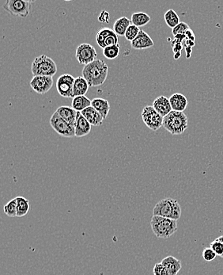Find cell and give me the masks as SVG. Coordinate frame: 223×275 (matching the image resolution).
I'll return each mask as SVG.
<instances>
[{
  "label": "cell",
  "instance_id": "obj_30",
  "mask_svg": "<svg viewBox=\"0 0 223 275\" xmlns=\"http://www.w3.org/2000/svg\"><path fill=\"white\" fill-rule=\"evenodd\" d=\"M190 28L188 24L185 22H181L179 25L173 29L172 33L174 37L177 35H185L187 31H189Z\"/></svg>",
  "mask_w": 223,
  "mask_h": 275
},
{
  "label": "cell",
  "instance_id": "obj_12",
  "mask_svg": "<svg viewBox=\"0 0 223 275\" xmlns=\"http://www.w3.org/2000/svg\"><path fill=\"white\" fill-rule=\"evenodd\" d=\"M52 85L53 77H34L31 81V88L39 94H46Z\"/></svg>",
  "mask_w": 223,
  "mask_h": 275
},
{
  "label": "cell",
  "instance_id": "obj_34",
  "mask_svg": "<svg viewBox=\"0 0 223 275\" xmlns=\"http://www.w3.org/2000/svg\"><path fill=\"white\" fill-rule=\"evenodd\" d=\"M110 15L109 13L106 11H102L100 13L98 16V21L102 23H108L109 22Z\"/></svg>",
  "mask_w": 223,
  "mask_h": 275
},
{
  "label": "cell",
  "instance_id": "obj_10",
  "mask_svg": "<svg viewBox=\"0 0 223 275\" xmlns=\"http://www.w3.org/2000/svg\"><path fill=\"white\" fill-rule=\"evenodd\" d=\"M75 79L70 74H64L59 77L57 89L60 95L64 98H74V84Z\"/></svg>",
  "mask_w": 223,
  "mask_h": 275
},
{
  "label": "cell",
  "instance_id": "obj_31",
  "mask_svg": "<svg viewBox=\"0 0 223 275\" xmlns=\"http://www.w3.org/2000/svg\"><path fill=\"white\" fill-rule=\"evenodd\" d=\"M203 259L207 262H211L217 257V254L211 247H207L203 251Z\"/></svg>",
  "mask_w": 223,
  "mask_h": 275
},
{
  "label": "cell",
  "instance_id": "obj_35",
  "mask_svg": "<svg viewBox=\"0 0 223 275\" xmlns=\"http://www.w3.org/2000/svg\"><path fill=\"white\" fill-rule=\"evenodd\" d=\"M218 240H220V241L221 242V243H223V236H219V237H218ZM221 257L223 258V255H222V256H221Z\"/></svg>",
  "mask_w": 223,
  "mask_h": 275
},
{
  "label": "cell",
  "instance_id": "obj_15",
  "mask_svg": "<svg viewBox=\"0 0 223 275\" xmlns=\"http://www.w3.org/2000/svg\"><path fill=\"white\" fill-rule=\"evenodd\" d=\"M91 124L88 122L87 119L82 116L81 112H78L76 121L74 124L75 137H82L88 135L91 131Z\"/></svg>",
  "mask_w": 223,
  "mask_h": 275
},
{
  "label": "cell",
  "instance_id": "obj_25",
  "mask_svg": "<svg viewBox=\"0 0 223 275\" xmlns=\"http://www.w3.org/2000/svg\"><path fill=\"white\" fill-rule=\"evenodd\" d=\"M151 16L144 12H136L131 15V21L135 27H142L151 21Z\"/></svg>",
  "mask_w": 223,
  "mask_h": 275
},
{
  "label": "cell",
  "instance_id": "obj_20",
  "mask_svg": "<svg viewBox=\"0 0 223 275\" xmlns=\"http://www.w3.org/2000/svg\"><path fill=\"white\" fill-rule=\"evenodd\" d=\"M91 107H94L98 112L100 113L105 120L108 116L110 110L109 103L107 100L101 98H96L91 101Z\"/></svg>",
  "mask_w": 223,
  "mask_h": 275
},
{
  "label": "cell",
  "instance_id": "obj_27",
  "mask_svg": "<svg viewBox=\"0 0 223 275\" xmlns=\"http://www.w3.org/2000/svg\"><path fill=\"white\" fill-rule=\"evenodd\" d=\"M4 211L7 217H17V201L16 198L12 199L9 203L4 206Z\"/></svg>",
  "mask_w": 223,
  "mask_h": 275
},
{
  "label": "cell",
  "instance_id": "obj_29",
  "mask_svg": "<svg viewBox=\"0 0 223 275\" xmlns=\"http://www.w3.org/2000/svg\"><path fill=\"white\" fill-rule=\"evenodd\" d=\"M140 31H141V30H140V27H135V26L131 24V25L128 27L127 31H126L124 37H125L126 39L131 42V41H134V40L137 38V36L140 34Z\"/></svg>",
  "mask_w": 223,
  "mask_h": 275
},
{
  "label": "cell",
  "instance_id": "obj_8",
  "mask_svg": "<svg viewBox=\"0 0 223 275\" xmlns=\"http://www.w3.org/2000/svg\"><path fill=\"white\" fill-rule=\"evenodd\" d=\"M142 118L144 124L153 131H157L163 126L164 117L160 115L152 106H147L142 111Z\"/></svg>",
  "mask_w": 223,
  "mask_h": 275
},
{
  "label": "cell",
  "instance_id": "obj_6",
  "mask_svg": "<svg viewBox=\"0 0 223 275\" xmlns=\"http://www.w3.org/2000/svg\"><path fill=\"white\" fill-rule=\"evenodd\" d=\"M32 3L25 0H7L3 8L14 16L26 18L31 12Z\"/></svg>",
  "mask_w": 223,
  "mask_h": 275
},
{
  "label": "cell",
  "instance_id": "obj_19",
  "mask_svg": "<svg viewBox=\"0 0 223 275\" xmlns=\"http://www.w3.org/2000/svg\"><path fill=\"white\" fill-rule=\"evenodd\" d=\"M57 112L65 121H68L70 124L74 126L75 121H76L77 115H78V111L73 109L72 107H68V106H63V107H60L57 109Z\"/></svg>",
  "mask_w": 223,
  "mask_h": 275
},
{
  "label": "cell",
  "instance_id": "obj_3",
  "mask_svg": "<svg viewBox=\"0 0 223 275\" xmlns=\"http://www.w3.org/2000/svg\"><path fill=\"white\" fill-rule=\"evenodd\" d=\"M188 117L184 112L174 111L163 119V126L172 135H181L188 129Z\"/></svg>",
  "mask_w": 223,
  "mask_h": 275
},
{
  "label": "cell",
  "instance_id": "obj_1",
  "mask_svg": "<svg viewBox=\"0 0 223 275\" xmlns=\"http://www.w3.org/2000/svg\"><path fill=\"white\" fill-rule=\"evenodd\" d=\"M108 72L106 63L102 60H96L86 65L81 74L90 87H98L104 84L108 77Z\"/></svg>",
  "mask_w": 223,
  "mask_h": 275
},
{
  "label": "cell",
  "instance_id": "obj_32",
  "mask_svg": "<svg viewBox=\"0 0 223 275\" xmlns=\"http://www.w3.org/2000/svg\"><path fill=\"white\" fill-rule=\"evenodd\" d=\"M211 248L216 253L217 256H222L223 243L218 240V238L215 239V240L211 243Z\"/></svg>",
  "mask_w": 223,
  "mask_h": 275
},
{
  "label": "cell",
  "instance_id": "obj_21",
  "mask_svg": "<svg viewBox=\"0 0 223 275\" xmlns=\"http://www.w3.org/2000/svg\"><path fill=\"white\" fill-rule=\"evenodd\" d=\"M131 20L127 17H121L118 18L114 24V31L117 36L125 35L126 31L128 27L131 25Z\"/></svg>",
  "mask_w": 223,
  "mask_h": 275
},
{
  "label": "cell",
  "instance_id": "obj_9",
  "mask_svg": "<svg viewBox=\"0 0 223 275\" xmlns=\"http://www.w3.org/2000/svg\"><path fill=\"white\" fill-rule=\"evenodd\" d=\"M75 57L79 64L86 66L98 60V54L95 48L91 44L83 43L78 45L77 48Z\"/></svg>",
  "mask_w": 223,
  "mask_h": 275
},
{
  "label": "cell",
  "instance_id": "obj_5",
  "mask_svg": "<svg viewBox=\"0 0 223 275\" xmlns=\"http://www.w3.org/2000/svg\"><path fill=\"white\" fill-rule=\"evenodd\" d=\"M34 77H51L55 75L57 66L55 61L46 55L36 57L31 65Z\"/></svg>",
  "mask_w": 223,
  "mask_h": 275
},
{
  "label": "cell",
  "instance_id": "obj_18",
  "mask_svg": "<svg viewBox=\"0 0 223 275\" xmlns=\"http://www.w3.org/2000/svg\"><path fill=\"white\" fill-rule=\"evenodd\" d=\"M170 102L173 110L177 112H184L188 107V99L184 94L180 93H176L170 96Z\"/></svg>",
  "mask_w": 223,
  "mask_h": 275
},
{
  "label": "cell",
  "instance_id": "obj_33",
  "mask_svg": "<svg viewBox=\"0 0 223 275\" xmlns=\"http://www.w3.org/2000/svg\"><path fill=\"white\" fill-rule=\"evenodd\" d=\"M153 273L154 275H170L168 270L161 264V263H156L154 265Z\"/></svg>",
  "mask_w": 223,
  "mask_h": 275
},
{
  "label": "cell",
  "instance_id": "obj_23",
  "mask_svg": "<svg viewBox=\"0 0 223 275\" xmlns=\"http://www.w3.org/2000/svg\"><path fill=\"white\" fill-rule=\"evenodd\" d=\"M90 107H91V101L85 95L74 97L71 103V107L78 112H81Z\"/></svg>",
  "mask_w": 223,
  "mask_h": 275
},
{
  "label": "cell",
  "instance_id": "obj_14",
  "mask_svg": "<svg viewBox=\"0 0 223 275\" xmlns=\"http://www.w3.org/2000/svg\"><path fill=\"white\" fill-rule=\"evenodd\" d=\"M152 107L163 117H165V116L168 115L170 113L173 111L172 107L170 104V98L164 95L159 96V97L156 98L154 103H153Z\"/></svg>",
  "mask_w": 223,
  "mask_h": 275
},
{
  "label": "cell",
  "instance_id": "obj_2",
  "mask_svg": "<svg viewBox=\"0 0 223 275\" xmlns=\"http://www.w3.org/2000/svg\"><path fill=\"white\" fill-rule=\"evenodd\" d=\"M151 226L156 237L168 239L177 231V220L159 216H153Z\"/></svg>",
  "mask_w": 223,
  "mask_h": 275
},
{
  "label": "cell",
  "instance_id": "obj_7",
  "mask_svg": "<svg viewBox=\"0 0 223 275\" xmlns=\"http://www.w3.org/2000/svg\"><path fill=\"white\" fill-rule=\"evenodd\" d=\"M50 124H51V128L53 129L59 135L64 137H68V138L75 137L74 126L65 121L57 111L52 114L50 118Z\"/></svg>",
  "mask_w": 223,
  "mask_h": 275
},
{
  "label": "cell",
  "instance_id": "obj_17",
  "mask_svg": "<svg viewBox=\"0 0 223 275\" xmlns=\"http://www.w3.org/2000/svg\"><path fill=\"white\" fill-rule=\"evenodd\" d=\"M161 264L165 266L170 275H177L182 268V263L181 260L174 257V256H167L161 260Z\"/></svg>",
  "mask_w": 223,
  "mask_h": 275
},
{
  "label": "cell",
  "instance_id": "obj_22",
  "mask_svg": "<svg viewBox=\"0 0 223 275\" xmlns=\"http://www.w3.org/2000/svg\"><path fill=\"white\" fill-rule=\"evenodd\" d=\"M89 87L90 86L83 77H77L74 80V98L77 96L85 95L88 91Z\"/></svg>",
  "mask_w": 223,
  "mask_h": 275
},
{
  "label": "cell",
  "instance_id": "obj_24",
  "mask_svg": "<svg viewBox=\"0 0 223 275\" xmlns=\"http://www.w3.org/2000/svg\"><path fill=\"white\" fill-rule=\"evenodd\" d=\"M17 201V217H22L31 210V205L28 199L25 197L18 196L15 197Z\"/></svg>",
  "mask_w": 223,
  "mask_h": 275
},
{
  "label": "cell",
  "instance_id": "obj_26",
  "mask_svg": "<svg viewBox=\"0 0 223 275\" xmlns=\"http://www.w3.org/2000/svg\"><path fill=\"white\" fill-rule=\"evenodd\" d=\"M164 19H165V23L167 24V26L172 30L181 23L178 14L173 9L169 10L165 13Z\"/></svg>",
  "mask_w": 223,
  "mask_h": 275
},
{
  "label": "cell",
  "instance_id": "obj_13",
  "mask_svg": "<svg viewBox=\"0 0 223 275\" xmlns=\"http://www.w3.org/2000/svg\"><path fill=\"white\" fill-rule=\"evenodd\" d=\"M154 45V42L152 38L143 30L140 31L137 38L131 42V48L136 50L147 49Z\"/></svg>",
  "mask_w": 223,
  "mask_h": 275
},
{
  "label": "cell",
  "instance_id": "obj_16",
  "mask_svg": "<svg viewBox=\"0 0 223 275\" xmlns=\"http://www.w3.org/2000/svg\"><path fill=\"white\" fill-rule=\"evenodd\" d=\"M81 114L87 119L88 122L91 126H97V127L102 126L104 118H103L102 116L94 107H88V108L84 110L83 111H81Z\"/></svg>",
  "mask_w": 223,
  "mask_h": 275
},
{
  "label": "cell",
  "instance_id": "obj_4",
  "mask_svg": "<svg viewBox=\"0 0 223 275\" xmlns=\"http://www.w3.org/2000/svg\"><path fill=\"white\" fill-rule=\"evenodd\" d=\"M153 216L178 220L181 218V207L175 199L165 198L159 201L153 210Z\"/></svg>",
  "mask_w": 223,
  "mask_h": 275
},
{
  "label": "cell",
  "instance_id": "obj_11",
  "mask_svg": "<svg viewBox=\"0 0 223 275\" xmlns=\"http://www.w3.org/2000/svg\"><path fill=\"white\" fill-rule=\"evenodd\" d=\"M96 41L103 49L119 44L118 36L109 28L101 29L96 35Z\"/></svg>",
  "mask_w": 223,
  "mask_h": 275
},
{
  "label": "cell",
  "instance_id": "obj_28",
  "mask_svg": "<svg viewBox=\"0 0 223 275\" xmlns=\"http://www.w3.org/2000/svg\"><path fill=\"white\" fill-rule=\"evenodd\" d=\"M120 50H121V46L120 44H117L114 46L108 47L103 49V55L105 56L108 60H114V59L118 57L119 54H120Z\"/></svg>",
  "mask_w": 223,
  "mask_h": 275
}]
</instances>
